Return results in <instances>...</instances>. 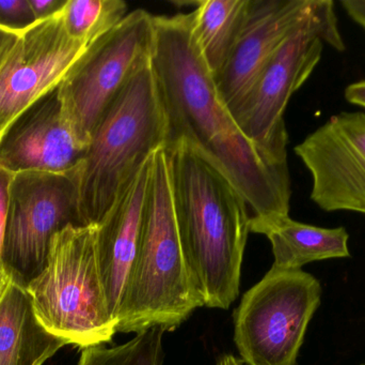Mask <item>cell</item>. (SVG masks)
<instances>
[{"label": "cell", "mask_w": 365, "mask_h": 365, "mask_svg": "<svg viewBox=\"0 0 365 365\" xmlns=\"http://www.w3.org/2000/svg\"><path fill=\"white\" fill-rule=\"evenodd\" d=\"M203 298L189 268L178 225L168 156L154 154L140 241L117 316V332L173 331Z\"/></svg>", "instance_id": "3"}, {"label": "cell", "mask_w": 365, "mask_h": 365, "mask_svg": "<svg viewBox=\"0 0 365 365\" xmlns=\"http://www.w3.org/2000/svg\"><path fill=\"white\" fill-rule=\"evenodd\" d=\"M68 0H29L36 21H44L59 13Z\"/></svg>", "instance_id": "22"}, {"label": "cell", "mask_w": 365, "mask_h": 365, "mask_svg": "<svg viewBox=\"0 0 365 365\" xmlns=\"http://www.w3.org/2000/svg\"><path fill=\"white\" fill-rule=\"evenodd\" d=\"M165 332L155 327L136 334L134 339L118 346L101 344L81 349L77 365H163Z\"/></svg>", "instance_id": "19"}, {"label": "cell", "mask_w": 365, "mask_h": 365, "mask_svg": "<svg viewBox=\"0 0 365 365\" xmlns=\"http://www.w3.org/2000/svg\"><path fill=\"white\" fill-rule=\"evenodd\" d=\"M341 4L349 16L365 30V0H343Z\"/></svg>", "instance_id": "23"}, {"label": "cell", "mask_w": 365, "mask_h": 365, "mask_svg": "<svg viewBox=\"0 0 365 365\" xmlns=\"http://www.w3.org/2000/svg\"><path fill=\"white\" fill-rule=\"evenodd\" d=\"M62 10L21 32L0 66V137L56 89L91 46L68 36Z\"/></svg>", "instance_id": "10"}, {"label": "cell", "mask_w": 365, "mask_h": 365, "mask_svg": "<svg viewBox=\"0 0 365 365\" xmlns=\"http://www.w3.org/2000/svg\"><path fill=\"white\" fill-rule=\"evenodd\" d=\"M364 365H365V364H364Z\"/></svg>", "instance_id": "28"}, {"label": "cell", "mask_w": 365, "mask_h": 365, "mask_svg": "<svg viewBox=\"0 0 365 365\" xmlns=\"http://www.w3.org/2000/svg\"><path fill=\"white\" fill-rule=\"evenodd\" d=\"M15 279L16 278L10 271V269L2 261H0V304L4 300V296H6V291H9L11 285L14 282Z\"/></svg>", "instance_id": "26"}, {"label": "cell", "mask_w": 365, "mask_h": 365, "mask_svg": "<svg viewBox=\"0 0 365 365\" xmlns=\"http://www.w3.org/2000/svg\"><path fill=\"white\" fill-rule=\"evenodd\" d=\"M12 171L0 165V261H2L4 231H6V216H8L9 190L13 177Z\"/></svg>", "instance_id": "21"}, {"label": "cell", "mask_w": 365, "mask_h": 365, "mask_svg": "<svg viewBox=\"0 0 365 365\" xmlns=\"http://www.w3.org/2000/svg\"><path fill=\"white\" fill-rule=\"evenodd\" d=\"M345 99L351 104L365 109V79L347 86L345 89Z\"/></svg>", "instance_id": "24"}, {"label": "cell", "mask_w": 365, "mask_h": 365, "mask_svg": "<svg viewBox=\"0 0 365 365\" xmlns=\"http://www.w3.org/2000/svg\"><path fill=\"white\" fill-rule=\"evenodd\" d=\"M154 15L143 9L128 13L89 47L58 86L64 114L83 143L133 77L152 59Z\"/></svg>", "instance_id": "8"}, {"label": "cell", "mask_w": 365, "mask_h": 365, "mask_svg": "<svg viewBox=\"0 0 365 365\" xmlns=\"http://www.w3.org/2000/svg\"><path fill=\"white\" fill-rule=\"evenodd\" d=\"M217 365H242V362L232 355H225L219 359Z\"/></svg>", "instance_id": "27"}, {"label": "cell", "mask_w": 365, "mask_h": 365, "mask_svg": "<svg viewBox=\"0 0 365 365\" xmlns=\"http://www.w3.org/2000/svg\"><path fill=\"white\" fill-rule=\"evenodd\" d=\"M66 345L38 323L25 285L15 279L0 304V365H43Z\"/></svg>", "instance_id": "16"}, {"label": "cell", "mask_w": 365, "mask_h": 365, "mask_svg": "<svg viewBox=\"0 0 365 365\" xmlns=\"http://www.w3.org/2000/svg\"><path fill=\"white\" fill-rule=\"evenodd\" d=\"M251 0H203L192 14L197 47L212 76L227 64L248 16Z\"/></svg>", "instance_id": "17"}, {"label": "cell", "mask_w": 365, "mask_h": 365, "mask_svg": "<svg viewBox=\"0 0 365 365\" xmlns=\"http://www.w3.org/2000/svg\"><path fill=\"white\" fill-rule=\"evenodd\" d=\"M185 255L204 306L227 310L240 295L251 216L222 173L184 143L165 148Z\"/></svg>", "instance_id": "2"}, {"label": "cell", "mask_w": 365, "mask_h": 365, "mask_svg": "<svg viewBox=\"0 0 365 365\" xmlns=\"http://www.w3.org/2000/svg\"><path fill=\"white\" fill-rule=\"evenodd\" d=\"M152 70L166 120V147L184 143L222 173L253 216H289L287 161L262 151L219 96L192 31V14L154 16ZM165 147V148H166Z\"/></svg>", "instance_id": "1"}, {"label": "cell", "mask_w": 365, "mask_h": 365, "mask_svg": "<svg viewBox=\"0 0 365 365\" xmlns=\"http://www.w3.org/2000/svg\"><path fill=\"white\" fill-rule=\"evenodd\" d=\"M322 286L300 270L272 268L242 296L234 313V342L247 365H296Z\"/></svg>", "instance_id": "7"}, {"label": "cell", "mask_w": 365, "mask_h": 365, "mask_svg": "<svg viewBox=\"0 0 365 365\" xmlns=\"http://www.w3.org/2000/svg\"><path fill=\"white\" fill-rule=\"evenodd\" d=\"M325 44L345 51L334 2L294 30L267 60L252 85L230 109L245 136L268 156L287 161L284 111L291 96L321 61Z\"/></svg>", "instance_id": "6"}, {"label": "cell", "mask_w": 365, "mask_h": 365, "mask_svg": "<svg viewBox=\"0 0 365 365\" xmlns=\"http://www.w3.org/2000/svg\"><path fill=\"white\" fill-rule=\"evenodd\" d=\"M98 225L56 234L40 274L26 284L38 323L66 344H107L117 334L96 250Z\"/></svg>", "instance_id": "5"}, {"label": "cell", "mask_w": 365, "mask_h": 365, "mask_svg": "<svg viewBox=\"0 0 365 365\" xmlns=\"http://www.w3.org/2000/svg\"><path fill=\"white\" fill-rule=\"evenodd\" d=\"M126 15L128 4L122 0H68L62 10L68 36L88 45L108 34Z\"/></svg>", "instance_id": "18"}, {"label": "cell", "mask_w": 365, "mask_h": 365, "mask_svg": "<svg viewBox=\"0 0 365 365\" xmlns=\"http://www.w3.org/2000/svg\"><path fill=\"white\" fill-rule=\"evenodd\" d=\"M323 4L324 0H251L237 42L215 77L227 109L244 96L281 43Z\"/></svg>", "instance_id": "13"}, {"label": "cell", "mask_w": 365, "mask_h": 365, "mask_svg": "<svg viewBox=\"0 0 365 365\" xmlns=\"http://www.w3.org/2000/svg\"><path fill=\"white\" fill-rule=\"evenodd\" d=\"M153 156L98 224V264L109 310L115 323L140 241Z\"/></svg>", "instance_id": "14"}, {"label": "cell", "mask_w": 365, "mask_h": 365, "mask_svg": "<svg viewBox=\"0 0 365 365\" xmlns=\"http://www.w3.org/2000/svg\"><path fill=\"white\" fill-rule=\"evenodd\" d=\"M166 143L164 109L150 61L109 105L92 133L79 169L83 224L98 225Z\"/></svg>", "instance_id": "4"}, {"label": "cell", "mask_w": 365, "mask_h": 365, "mask_svg": "<svg viewBox=\"0 0 365 365\" xmlns=\"http://www.w3.org/2000/svg\"><path fill=\"white\" fill-rule=\"evenodd\" d=\"M36 23L29 0H0V27L21 34Z\"/></svg>", "instance_id": "20"}, {"label": "cell", "mask_w": 365, "mask_h": 365, "mask_svg": "<svg viewBox=\"0 0 365 365\" xmlns=\"http://www.w3.org/2000/svg\"><path fill=\"white\" fill-rule=\"evenodd\" d=\"M88 148L64 114L57 87L26 109L0 137V165L12 173H71L83 164Z\"/></svg>", "instance_id": "12"}, {"label": "cell", "mask_w": 365, "mask_h": 365, "mask_svg": "<svg viewBox=\"0 0 365 365\" xmlns=\"http://www.w3.org/2000/svg\"><path fill=\"white\" fill-rule=\"evenodd\" d=\"M79 169L13 174L2 263L25 286L44 267L56 234L70 225L86 226L79 209Z\"/></svg>", "instance_id": "9"}, {"label": "cell", "mask_w": 365, "mask_h": 365, "mask_svg": "<svg viewBox=\"0 0 365 365\" xmlns=\"http://www.w3.org/2000/svg\"><path fill=\"white\" fill-rule=\"evenodd\" d=\"M19 32L0 27V66L19 36Z\"/></svg>", "instance_id": "25"}, {"label": "cell", "mask_w": 365, "mask_h": 365, "mask_svg": "<svg viewBox=\"0 0 365 365\" xmlns=\"http://www.w3.org/2000/svg\"><path fill=\"white\" fill-rule=\"evenodd\" d=\"M312 176L311 199L327 212L365 214V114L343 111L296 146Z\"/></svg>", "instance_id": "11"}, {"label": "cell", "mask_w": 365, "mask_h": 365, "mask_svg": "<svg viewBox=\"0 0 365 365\" xmlns=\"http://www.w3.org/2000/svg\"><path fill=\"white\" fill-rule=\"evenodd\" d=\"M250 231L266 236L277 270H300L307 264L351 256L344 227L323 229L297 222L289 216H251Z\"/></svg>", "instance_id": "15"}]
</instances>
